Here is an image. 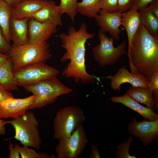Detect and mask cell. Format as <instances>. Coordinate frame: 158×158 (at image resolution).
Listing matches in <instances>:
<instances>
[{"label": "cell", "mask_w": 158, "mask_h": 158, "mask_svg": "<svg viewBox=\"0 0 158 158\" xmlns=\"http://www.w3.org/2000/svg\"><path fill=\"white\" fill-rule=\"evenodd\" d=\"M9 6L13 7L23 0H2Z\"/></svg>", "instance_id": "f35d334b"}, {"label": "cell", "mask_w": 158, "mask_h": 158, "mask_svg": "<svg viewBox=\"0 0 158 158\" xmlns=\"http://www.w3.org/2000/svg\"><path fill=\"white\" fill-rule=\"evenodd\" d=\"M56 27L49 21L42 23L30 18L28 22V43L33 44L47 42L56 32Z\"/></svg>", "instance_id": "4fadbf2b"}, {"label": "cell", "mask_w": 158, "mask_h": 158, "mask_svg": "<svg viewBox=\"0 0 158 158\" xmlns=\"http://www.w3.org/2000/svg\"><path fill=\"white\" fill-rule=\"evenodd\" d=\"M102 78L111 79V87L115 91H120L121 85L126 83L134 87H148V81L142 74L140 73L133 74L124 67L120 68L113 76L110 73L109 76Z\"/></svg>", "instance_id": "7c38bea8"}, {"label": "cell", "mask_w": 158, "mask_h": 158, "mask_svg": "<svg viewBox=\"0 0 158 158\" xmlns=\"http://www.w3.org/2000/svg\"><path fill=\"white\" fill-rule=\"evenodd\" d=\"M102 0H81L77 2V12L89 18H95L101 9Z\"/></svg>", "instance_id": "7402d4cb"}, {"label": "cell", "mask_w": 158, "mask_h": 158, "mask_svg": "<svg viewBox=\"0 0 158 158\" xmlns=\"http://www.w3.org/2000/svg\"><path fill=\"white\" fill-rule=\"evenodd\" d=\"M148 87L152 91L158 90V72L154 75L148 81Z\"/></svg>", "instance_id": "1f68e13d"}, {"label": "cell", "mask_w": 158, "mask_h": 158, "mask_svg": "<svg viewBox=\"0 0 158 158\" xmlns=\"http://www.w3.org/2000/svg\"><path fill=\"white\" fill-rule=\"evenodd\" d=\"M148 5L150 11L158 18V0H153Z\"/></svg>", "instance_id": "e575fe53"}, {"label": "cell", "mask_w": 158, "mask_h": 158, "mask_svg": "<svg viewBox=\"0 0 158 158\" xmlns=\"http://www.w3.org/2000/svg\"><path fill=\"white\" fill-rule=\"evenodd\" d=\"M48 0H23L12 7V18H30L47 4Z\"/></svg>", "instance_id": "9a60e30c"}, {"label": "cell", "mask_w": 158, "mask_h": 158, "mask_svg": "<svg viewBox=\"0 0 158 158\" xmlns=\"http://www.w3.org/2000/svg\"><path fill=\"white\" fill-rule=\"evenodd\" d=\"M5 123L12 125L15 132L14 138L23 146L39 149L42 140L38 128L39 122L32 112L27 111Z\"/></svg>", "instance_id": "5b68a950"}, {"label": "cell", "mask_w": 158, "mask_h": 158, "mask_svg": "<svg viewBox=\"0 0 158 158\" xmlns=\"http://www.w3.org/2000/svg\"><path fill=\"white\" fill-rule=\"evenodd\" d=\"M91 147V152L89 157L90 158H100L101 154L97 147V145L92 144Z\"/></svg>", "instance_id": "d590c367"}, {"label": "cell", "mask_w": 158, "mask_h": 158, "mask_svg": "<svg viewBox=\"0 0 158 158\" xmlns=\"http://www.w3.org/2000/svg\"><path fill=\"white\" fill-rule=\"evenodd\" d=\"M50 45L47 42L27 43L15 46L13 44L8 54L12 62L14 72L25 66L37 63H46L51 58Z\"/></svg>", "instance_id": "277c9868"}, {"label": "cell", "mask_w": 158, "mask_h": 158, "mask_svg": "<svg viewBox=\"0 0 158 158\" xmlns=\"http://www.w3.org/2000/svg\"><path fill=\"white\" fill-rule=\"evenodd\" d=\"M61 16L59 6L54 1L48 0L46 4L31 18L40 22L49 21L56 26H62Z\"/></svg>", "instance_id": "2e32d148"}, {"label": "cell", "mask_w": 158, "mask_h": 158, "mask_svg": "<svg viewBox=\"0 0 158 158\" xmlns=\"http://www.w3.org/2000/svg\"><path fill=\"white\" fill-rule=\"evenodd\" d=\"M78 0H60L59 5L62 15L64 13L66 14L73 22L77 13L76 6Z\"/></svg>", "instance_id": "d4e9b609"}, {"label": "cell", "mask_w": 158, "mask_h": 158, "mask_svg": "<svg viewBox=\"0 0 158 158\" xmlns=\"http://www.w3.org/2000/svg\"><path fill=\"white\" fill-rule=\"evenodd\" d=\"M20 146L16 144L15 146L12 143H10L8 145V148L10 151L9 158H20L19 154Z\"/></svg>", "instance_id": "4dcf8cb0"}, {"label": "cell", "mask_w": 158, "mask_h": 158, "mask_svg": "<svg viewBox=\"0 0 158 158\" xmlns=\"http://www.w3.org/2000/svg\"><path fill=\"white\" fill-rule=\"evenodd\" d=\"M148 5L138 10L141 22L150 34L158 37V18L150 11Z\"/></svg>", "instance_id": "603a6c76"}, {"label": "cell", "mask_w": 158, "mask_h": 158, "mask_svg": "<svg viewBox=\"0 0 158 158\" xmlns=\"http://www.w3.org/2000/svg\"><path fill=\"white\" fill-rule=\"evenodd\" d=\"M114 103H120L141 115L145 120L154 121L158 119V114L150 109L145 107L129 97L126 93L120 96L111 98Z\"/></svg>", "instance_id": "ac0fdd59"}, {"label": "cell", "mask_w": 158, "mask_h": 158, "mask_svg": "<svg viewBox=\"0 0 158 158\" xmlns=\"http://www.w3.org/2000/svg\"><path fill=\"white\" fill-rule=\"evenodd\" d=\"M5 121L0 118V135H4L6 133L5 128Z\"/></svg>", "instance_id": "74e56055"}, {"label": "cell", "mask_w": 158, "mask_h": 158, "mask_svg": "<svg viewBox=\"0 0 158 158\" xmlns=\"http://www.w3.org/2000/svg\"><path fill=\"white\" fill-rule=\"evenodd\" d=\"M10 58L8 54L0 53V65L5 62Z\"/></svg>", "instance_id": "ab89813d"}, {"label": "cell", "mask_w": 158, "mask_h": 158, "mask_svg": "<svg viewBox=\"0 0 158 158\" xmlns=\"http://www.w3.org/2000/svg\"><path fill=\"white\" fill-rule=\"evenodd\" d=\"M121 14V25L123 26L127 33L128 51L133 38L141 23L140 16L138 10L132 8Z\"/></svg>", "instance_id": "d6986e66"}, {"label": "cell", "mask_w": 158, "mask_h": 158, "mask_svg": "<svg viewBox=\"0 0 158 158\" xmlns=\"http://www.w3.org/2000/svg\"><path fill=\"white\" fill-rule=\"evenodd\" d=\"M11 46L12 45L5 39L2 29L0 26V53L8 54Z\"/></svg>", "instance_id": "f546056e"}, {"label": "cell", "mask_w": 158, "mask_h": 158, "mask_svg": "<svg viewBox=\"0 0 158 158\" xmlns=\"http://www.w3.org/2000/svg\"><path fill=\"white\" fill-rule=\"evenodd\" d=\"M152 98L154 104V110L158 111V90L152 91Z\"/></svg>", "instance_id": "8d00e7d4"}, {"label": "cell", "mask_w": 158, "mask_h": 158, "mask_svg": "<svg viewBox=\"0 0 158 158\" xmlns=\"http://www.w3.org/2000/svg\"><path fill=\"white\" fill-rule=\"evenodd\" d=\"M61 41V47L65 49L60 61L70 62L62 70L61 75L67 78H73L77 83L90 85L95 83L96 79L100 81V78L94 74L90 75L87 71L85 66V46L87 41L95 36L87 32V25L83 22L77 30L72 25L68 30L67 34H59Z\"/></svg>", "instance_id": "6da1fadb"}, {"label": "cell", "mask_w": 158, "mask_h": 158, "mask_svg": "<svg viewBox=\"0 0 158 158\" xmlns=\"http://www.w3.org/2000/svg\"><path fill=\"white\" fill-rule=\"evenodd\" d=\"M128 128L130 135L138 138L145 146L150 145L158 139V119L137 122L133 118L128 123Z\"/></svg>", "instance_id": "30bf717a"}, {"label": "cell", "mask_w": 158, "mask_h": 158, "mask_svg": "<svg viewBox=\"0 0 158 158\" xmlns=\"http://www.w3.org/2000/svg\"><path fill=\"white\" fill-rule=\"evenodd\" d=\"M30 19L29 18H11L10 34L13 45L19 46L28 43V22Z\"/></svg>", "instance_id": "e0dca14e"}, {"label": "cell", "mask_w": 158, "mask_h": 158, "mask_svg": "<svg viewBox=\"0 0 158 158\" xmlns=\"http://www.w3.org/2000/svg\"><path fill=\"white\" fill-rule=\"evenodd\" d=\"M19 152L21 158H53L55 157L54 154L50 155L45 152H37L35 150L25 146L20 147Z\"/></svg>", "instance_id": "4316f807"}, {"label": "cell", "mask_w": 158, "mask_h": 158, "mask_svg": "<svg viewBox=\"0 0 158 158\" xmlns=\"http://www.w3.org/2000/svg\"><path fill=\"white\" fill-rule=\"evenodd\" d=\"M12 97H13L12 94L0 85V102L7 98Z\"/></svg>", "instance_id": "836d02e7"}, {"label": "cell", "mask_w": 158, "mask_h": 158, "mask_svg": "<svg viewBox=\"0 0 158 158\" xmlns=\"http://www.w3.org/2000/svg\"><path fill=\"white\" fill-rule=\"evenodd\" d=\"M35 99L33 95L23 98H7L0 102V118H14L24 114Z\"/></svg>", "instance_id": "8fae6325"}, {"label": "cell", "mask_w": 158, "mask_h": 158, "mask_svg": "<svg viewBox=\"0 0 158 158\" xmlns=\"http://www.w3.org/2000/svg\"><path fill=\"white\" fill-rule=\"evenodd\" d=\"M97 35L100 42L92 48V52L94 59L101 67L116 63L123 55L127 53L126 39L115 47L113 45L114 39L113 37L109 38L101 29Z\"/></svg>", "instance_id": "8992f818"}, {"label": "cell", "mask_w": 158, "mask_h": 158, "mask_svg": "<svg viewBox=\"0 0 158 158\" xmlns=\"http://www.w3.org/2000/svg\"><path fill=\"white\" fill-rule=\"evenodd\" d=\"M60 71L45 63H40L28 65L13 72L19 86L36 83L57 77Z\"/></svg>", "instance_id": "9c48e42d"}, {"label": "cell", "mask_w": 158, "mask_h": 158, "mask_svg": "<svg viewBox=\"0 0 158 158\" xmlns=\"http://www.w3.org/2000/svg\"><path fill=\"white\" fill-rule=\"evenodd\" d=\"M85 119L83 111L75 106L62 108L56 114L54 119V138L70 136Z\"/></svg>", "instance_id": "52a82bcc"}, {"label": "cell", "mask_w": 158, "mask_h": 158, "mask_svg": "<svg viewBox=\"0 0 158 158\" xmlns=\"http://www.w3.org/2000/svg\"><path fill=\"white\" fill-rule=\"evenodd\" d=\"M23 87L26 92H31L35 96V100L29 109L42 108L54 102L59 96L69 94L73 91L63 84L57 77Z\"/></svg>", "instance_id": "3957f363"}, {"label": "cell", "mask_w": 158, "mask_h": 158, "mask_svg": "<svg viewBox=\"0 0 158 158\" xmlns=\"http://www.w3.org/2000/svg\"><path fill=\"white\" fill-rule=\"evenodd\" d=\"M134 140L132 136L130 135L127 141H124L119 145L116 149V152L115 154L116 158H136L134 155H131L129 153L130 147Z\"/></svg>", "instance_id": "484cf974"}, {"label": "cell", "mask_w": 158, "mask_h": 158, "mask_svg": "<svg viewBox=\"0 0 158 158\" xmlns=\"http://www.w3.org/2000/svg\"><path fill=\"white\" fill-rule=\"evenodd\" d=\"M121 13H109L101 9L95 17V20L100 29L105 32H108L116 41L120 39Z\"/></svg>", "instance_id": "5bb4252c"}, {"label": "cell", "mask_w": 158, "mask_h": 158, "mask_svg": "<svg viewBox=\"0 0 158 158\" xmlns=\"http://www.w3.org/2000/svg\"><path fill=\"white\" fill-rule=\"evenodd\" d=\"M12 8L2 0H0V26L5 39L9 44L11 41L10 24L12 18Z\"/></svg>", "instance_id": "cb8c5ba5"}, {"label": "cell", "mask_w": 158, "mask_h": 158, "mask_svg": "<svg viewBox=\"0 0 158 158\" xmlns=\"http://www.w3.org/2000/svg\"><path fill=\"white\" fill-rule=\"evenodd\" d=\"M102 1L101 10L110 13L118 12V0H102Z\"/></svg>", "instance_id": "83f0119b"}, {"label": "cell", "mask_w": 158, "mask_h": 158, "mask_svg": "<svg viewBox=\"0 0 158 158\" xmlns=\"http://www.w3.org/2000/svg\"><path fill=\"white\" fill-rule=\"evenodd\" d=\"M153 0H135L132 8L136 10L139 9L148 5Z\"/></svg>", "instance_id": "d6a6232c"}, {"label": "cell", "mask_w": 158, "mask_h": 158, "mask_svg": "<svg viewBox=\"0 0 158 158\" xmlns=\"http://www.w3.org/2000/svg\"><path fill=\"white\" fill-rule=\"evenodd\" d=\"M135 0H118V12L122 13L129 10L132 7Z\"/></svg>", "instance_id": "f1b7e54d"}, {"label": "cell", "mask_w": 158, "mask_h": 158, "mask_svg": "<svg viewBox=\"0 0 158 158\" xmlns=\"http://www.w3.org/2000/svg\"><path fill=\"white\" fill-rule=\"evenodd\" d=\"M152 91L148 87L130 85L126 93L133 99L145 105L147 107L154 111V104L152 98Z\"/></svg>", "instance_id": "44dd1931"}, {"label": "cell", "mask_w": 158, "mask_h": 158, "mask_svg": "<svg viewBox=\"0 0 158 158\" xmlns=\"http://www.w3.org/2000/svg\"><path fill=\"white\" fill-rule=\"evenodd\" d=\"M127 56L130 72L141 74L148 81L158 72V37L150 34L141 23Z\"/></svg>", "instance_id": "7a4b0ae2"}, {"label": "cell", "mask_w": 158, "mask_h": 158, "mask_svg": "<svg viewBox=\"0 0 158 158\" xmlns=\"http://www.w3.org/2000/svg\"><path fill=\"white\" fill-rule=\"evenodd\" d=\"M55 152L58 158H77L84 150L88 140L83 124L79 126L69 136L61 137Z\"/></svg>", "instance_id": "ba28073f"}, {"label": "cell", "mask_w": 158, "mask_h": 158, "mask_svg": "<svg viewBox=\"0 0 158 158\" xmlns=\"http://www.w3.org/2000/svg\"><path fill=\"white\" fill-rule=\"evenodd\" d=\"M0 85L9 91L18 90L19 86L13 75L11 58L0 65Z\"/></svg>", "instance_id": "ffe728a7"}]
</instances>
